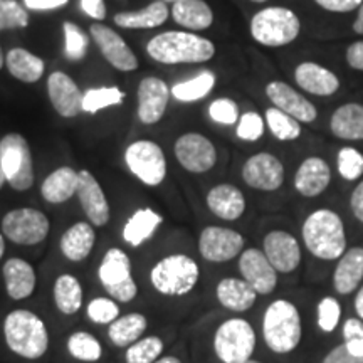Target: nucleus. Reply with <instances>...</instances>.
I'll return each mask as SVG.
<instances>
[{"mask_svg":"<svg viewBox=\"0 0 363 363\" xmlns=\"http://www.w3.org/2000/svg\"><path fill=\"white\" fill-rule=\"evenodd\" d=\"M94 242H96V233H94L93 225L89 222H76L62 234L59 247L66 259L81 262L93 251Z\"/></svg>","mask_w":363,"mask_h":363,"instance_id":"26","label":"nucleus"},{"mask_svg":"<svg viewBox=\"0 0 363 363\" xmlns=\"http://www.w3.org/2000/svg\"><path fill=\"white\" fill-rule=\"evenodd\" d=\"M67 352L79 362H96L101 358V343L88 331H76L67 338Z\"/></svg>","mask_w":363,"mask_h":363,"instance_id":"39","label":"nucleus"},{"mask_svg":"<svg viewBox=\"0 0 363 363\" xmlns=\"http://www.w3.org/2000/svg\"><path fill=\"white\" fill-rule=\"evenodd\" d=\"M264 133V120L259 113L247 111L239 118L238 136L244 142H257Z\"/></svg>","mask_w":363,"mask_h":363,"instance_id":"46","label":"nucleus"},{"mask_svg":"<svg viewBox=\"0 0 363 363\" xmlns=\"http://www.w3.org/2000/svg\"><path fill=\"white\" fill-rule=\"evenodd\" d=\"M29 26V13L16 0H0V30L24 29Z\"/></svg>","mask_w":363,"mask_h":363,"instance_id":"44","label":"nucleus"},{"mask_svg":"<svg viewBox=\"0 0 363 363\" xmlns=\"http://www.w3.org/2000/svg\"><path fill=\"white\" fill-rule=\"evenodd\" d=\"M51 222L38 208L22 207L7 212L2 219V234L21 246H35L48 238Z\"/></svg>","mask_w":363,"mask_h":363,"instance_id":"11","label":"nucleus"},{"mask_svg":"<svg viewBox=\"0 0 363 363\" xmlns=\"http://www.w3.org/2000/svg\"><path fill=\"white\" fill-rule=\"evenodd\" d=\"M125 99V93L116 86H104V88H93L84 91L83 96V111L96 115L98 111L104 108L116 106L121 104Z\"/></svg>","mask_w":363,"mask_h":363,"instance_id":"38","label":"nucleus"},{"mask_svg":"<svg viewBox=\"0 0 363 363\" xmlns=\"http://www.w3.org/2000/svg\"><path fill=\"white\" fill-rule=\"evenodd\" d=\"M355 310L358 313V316L363 320V288L358 291L357 294V299H355Z\"/></svg>","mask_w":363,"mask_h":363,"instance_id":"57","label":"nucleus"},{"mask_svg":"<svg viewBox=\"0 0 363 363\" xmlns=\"http://www.w3.org/2000/svg\"><path fill=\"white\" fill-rule=\"evenodd\" d=\"M162 222L163 217L158 214V212L153 211V208H138L125 224V242H128L131 247L142 246L145 240H148L153 234H155V230Z\"/></svg>","mask_w":363,"mask_h":363,"instance_id":"33","label":"nucleus"},{"mask_svg":"<svg viewBox=\"0 0 363 363\" xmlns=\"http://www.w3.org/2000/svg\"><path fill=\"white\" fill-rule=\"evenodd\" d=\"M79 172L71 167H59L45 177L40 187L44 201L49 203L67 202L74 194H78Z\"/></svg>","mask_w":363,"mask_h":363,"instance_id":"27","label":"nucleus"},{"mask_svg":"<svg viewBox=\"0 0 363 363\" xmlns=\"http://www.w3.org/2000/svg\"><path fill=\"white\" fill-rule=\"evenodd\" d=\"M239 269L242 279H246L257 294H269L278 284V271L259 249H247L240 254Z\"/></svg>","mask_w":363,"mask_h":363,"instance_id":"18","label":"nucleus"},{"mask_svg":"<svg viewBox=\"0 0 363 363\" xmlns=\"http://www.w3.org/2000/svg\"><path fill=\"white\" fill-rule=\"evenodd\" d=\"M244 247V238L233 229L208 225L199 239V251L206 261L227 262L239 256Z\"/></svg>","mask_w":363,"mask_h":363,"instance_id":"13","label":"nucleus"},{"mask_svg":"<svg viewBox=\"0 0 363 363\" xmlns=\"http://www.w3.org/2000/svg\"><path fill=\"white\" fill-rule=\"evenodd\" d=\"M172 17L177 24L190 30L208 29L214 22V12L203 0H179L172 7Z\"/></svg>","mask_w":363,"mask_h":363,"instance_id":"30","label":"nucleus"},{"mask_svg":"<svg viewBox=\"0 0 363 363\" xmlns=\"http://www.w3.org/2000/svg\"><path fill=\"white\" fill-rule=\"evenodd\" d=\"M256 348V333L251 323L240 318L227 320L214 335V352L224 363H242Z\"/></svg>","mask_w":363,"mask_h":363,"instance_id":"9","label":"nucleus"},{"mask_svg":"<svg viewBox=\"0 0 363 363\" xmlns=\"http://www.w3.org/2000/svg\"><path fill=\"white\" fill-rule=\"evenodd\" d=\"M340 315H342V310H340V303L335 298H325L318 305V325L326 333L337 328Z\"/></svg>","mask_w":363,"mask_h":363,"instance_id":"48","label":"nucleus"},{"mask_svg":"<svg viewBox=\"0 0 363 363\" xmlns=\"http://www.w3.org/2000/svg\"><path fill=\"white\" fill-rule=\"evenodd\" d=\"M165 2H179V0H165Z\"/></svg>","mask_w":363,"mask_h":363,"instance_id":"64","label":"nucleus"},{"mask_svg":"<svg viewBox=\"0 0 363 363\" xmlns=\"http://www.w3.org/2000/svg\"><path fill=\"white\" fill-rule=\"evenodd\" d=\"M177 162L192 174H206L214 169L217 162V150L214 143L201 133L182 135L174 147Z\"/></svg>","mask_w":363,"mask_h":363,"instance_id":"12","label":"nucleus"},{"mask_svg":"<svg viewBox=\"0 0 363 363\" xmlns=\"http://www.w3.org/2000/svg\"><path fill=\"white\" fill-rule=\"evenodd\" d=\"M4 65H6V57H4V52H2V48H0V69H2Z\"/></svg>","mask_w":363,"mask_h":363,"instance_id":"61","label":"nucleus"},{"mask_svg":"<svg viewBox=\"0 0 363 363\" xmlns=\"http://www.w3.org/2000/svg\"><path fill=\"white\" fill-rule=\"evenodd\" d=\"M264 254L278 272H293L301 262L298 240L284 230H272L266 235Z\"/></svg>","mask_w":363,"mask_h":363,"instance_id":"21","label":"nucleus"},{"mask_svg":"<svg viewBox=\"0 0 363 363\" xmlns=\"http://www.w3.org/2000/svg\"><path fill=\"white\" fill-rule=\"evenodd\" d=\"M301 233L308 251L320 259L333 261L343 256L347 249L343 222L330 208H320L308 216Z\"/></svg>","mask_w":363,"mask_h":363,"instance_id":"2","label":"nucleus"},{"mask_svg":"<svg viewBox=\"0 0 363 363\" xmlns=\"http://www.w3.org/2000/svg\"><path fill=\"white\" fill-rule=\"evenodd\" d=\"M86 315L96 325H111L120 318V308L113 298H94L86 308Z\"/></svg>","mask_w":363,"mask_h":363,"instance_id":"43","label":"nucleus"},{"mask_svg":"<svg viewBox=\"0 0 363 363\" xmlns=\"http://www.w3.org/2000/svg\"><path fill=\"white\" fill-rule=\"evenodd\" d=\"M4 337L7 347L16 355L29 360H38L49 348V333L45 323L29 310L9 313L4 321Z\"/></svg>","mask_w":363,"mask_h":363,"instance_id":"3","label":"nucleus"},{"mask_svg":"<svg viewBox=\"0 0 363 363\" xmlns=\"http://www.w3.org/2000/svg\"><path fill=\"white\" fill-rule=\"evenodd\" d=\"M172 91L163 79L145 78L138 86V118L143 125H155L167 111Z\"/></svg>","mask_w":363,"mask_h":363,"instance_id":"19","label":"nucleus"},{"mask_svg":"<svg viewBox=\"0 0 363 363\" xmlns=\"http://www.w3.org/2000/svg\"><path fill=\"white\" fill-rule=\"evenodd\" d=\"M350 206L353 216H355L360 222H363V180L357 185L355 190H353Z\"/></svg>","mask_w":363,"mask_h":363,"instance_id":"55","label":"nucleus"},{"mask_svg":"<svg viewBox=\"0 0 363 363\" xmlns=\"http://www.w3.org/2000/svg\"><path fill=\"white\" fill-rule=\"evenodd\" d=\"M201 278L199 264L187 254H172L153 266L150 281L165 296H184L192 291Z\"/></svg>","mask_w":363,"mask_h":363,"instance_id":"5","label":"nucleus"},{"mask_svg":"<svg viewBox=\"0 0 363 363\" xmlns=\"http://www.w3.org/2000/svg\"><path fill=\"white\" fill-rule=\"evenodd\" d=\"M353 33L358 35H363V4L358 7L357 19H355V22H353Z\"/></svg>","mask_w":363,"mask_h":363,"instance_id":"56","label":"nucleus"},{"mask_svg":"<svg viewBox=\"0 0 363 363\" xmlns=\"http://www.w3.org/2000/svg\"><path fill=\"white\" fill-rule=\"evenodd\" d=\"M54 303L62 315H76L83 306V288L72 274H61L54 283Z\"/></svg>","mask_w":363,"mask_h":363,"instance_id":"36","label":"nucleus"},{"mask_svg":"<svg viewBox=\"0 0 363 363\" xmlns=\"http://www.w3.org/2000/svg\"><path fill=\"white\" fill-rule=\"evenodd\" d=\"M217 299L227 310L230 311H247L256 303L257 293L246 279L225 278L217 284Z\"/></svg>","mask_w":363,"mask_h":363,"instance_id":"28","label":"nucleus"},{"mask_svg":"<svg viewBox=\"0 0 363 363\" xmlns=\"http://www.w3.org/2000/svg\"><path fill=\"white\" fill-rule=\"evenodd\" d=\"M262 335L274 353H289L301 342V318L298 308L286 299L272 301L262 318Z\"/></svg>","mask_w":363,"mask_h":363,"instance_id":"4","label":"nucleus"},{"mask_svg":"<svg viewBox=\"0 0 363 363\" xmlns=\"http://www.w3.org/2000/svg\"><path fill=\"white\" fill-rule=\"evenodd\" d=\"M78 197L83 207L86 217L89 222L96 227H103L110 222L111 211L108 203L106 195L99 182L94 179V175L88 170L79 172V185H78Z\"/></svg>","mask_w":363,"mask_h":363,"instance_id":"20","label":"nucleus"},{"mask_svg":"<svg viewBox=\"0 0 363 363\" xmlns=\"http://www.w3.org/2000/svg\"><path fill=\"white\" fill-rule=\"evenodd\" d=\"M331 180V169L323 158L310 157L299 165L294 175V189L303 197H316L323 194Z\"/></svg>","mask_w":363,"mask_h":363,"instance_id":"23","label":"nucleus"},{"mask_svg":"<svg viewBox=\"0 0 363 363\" xmlns=\"http://www.w3.org/2000/svg\"><path fill=\"white\" fill-rule=\"evenodd\" d=\"M91 38L110 65L118 71L130 72L138 69V59L116 30L103 24H93L89 29Z\"/></svg>","mask_w":363,"mask_h":363,"instance_id":"15","label":"nucleus"},{"mask_svg":"<svg viewBox=\"0 0 363 363\" xmlns=\"http://www.w3.org/2000/svg\"><path fill=\"white\" fill-rule=\"evenodd\" d=\"M294 81L303 91L315 96H331L340 88L338 76L316 62H301L294 71Z\"/></svg>","mask_w":363,"mask_h":363,"instance_id":"22","label":"nucleus"},{"mask_svg":"<svg viewBox=\"0 0 363 363\" xmlns=\"http://www.w3.org/2000/svg\"><path fill=\"white\" fill-rule=\"evenodd\" d=\"M338 172L345 180H357L363 174V155L355 148H342L338 153Z\"/></svg>","mask_w":363,"mask_h":363,"instance_id":"45","label":"nucleus"},{"mask_svg":"<svg viewBox=\"0 0 363 363\" xmlns=\"http://www.w3.org/2000/svg\"><path fill=\"white\" fill-rule=\"evenodd\" d=\"M62 33H65V54L71 61H81L88 51V38L78 26L72 22L62 24Z\"/></svg>","mask_w":363,"mask_h":363,"instance_id":"42","label":"nucleus"},{"mask_svg":"<svg viewBox=\"0 0 363 363\" xmlns=\"http://www.w3.org/2000/svg\"><path fill=\"white\" fill-rule=\"evenodd\" d=\"M163 353V342L158 337H145L130 345L125 353L126 363H155Z\"/></svg>","mask_w":363,"mask_h":363,"instance_id":"41","label":"nucleus"},{"mask_svg":"<svg viewBox=\"0 0 363 363\" xmlns=\"http://www.w3.org/2000/svg\"><path fill=\"white\" fill-rule=\"evenodd\" d=\"M242 363H261V362H257V360H251V358H249V360H246V362H242Z\"/></svg>","mask_w":363,"mask_h":363,"instance_id":"62","label":"nucleus"},{"mask_svg":"<svg viewBox=\"0 0 363 363\" xmlns=\"http://www.w3.org/2000/svg\"><path fill=\"white\" fill-rule=\"evenodd\" d=\"M48 94L57 115L65 118H76L83 111L84 93L66 72L54 71L49 76Z\"/></svg>","mask_w":363,"mask_h":363,"instance_id":"17","label":"nucleus"},{"mask_svg":"<svg viewBox=\"0 0 363 363\" xmlns=\"http://www.w3.org/2000/svg\"><path fill=\"white\" fill-rule=\"evenodd\" d=\"M207 207L222 220H238L246 211L244 194L230 184H219L207 194Z\"/></svg>","mask_w":363,"mask_h":363,"instance_id":"24","label":"nucleus"},{"mask_svg":"<svg viewBox=\"0 0 363 363\" xmlns=\"http://www.w3.org/2000/svg\"><path fill=\"white\" fill-rule=\"evenodd\" d=\"M266 123L269 126L271 133L281 142H293L301 135V125L288 113L278 110V108H269L266 111Z\"/></svg>","mask_w":363,"mask_h":363,"instance_id":"40","label":"nucleus"},{"mask_svg":"<svg viewBox=\"0 0 363 363\" xmlns=\"http://www.w3.org/2000/svg\"><path fill=\"white\" fill-rule=\"evenodd\" d=\"M67 2H69V0H24L26 7L29 9V11H38V12L54 11V9L66 6Z\"/></svg>","mask_w":363,"mask_h":363,"instance_id":"54","label":"nucleus"},{"mask_svg":"<svg viewBox=\"0 0 363 363\" xmlns=\"http://www.w3.org/2000/svg\"><path fill=\"white\" fill-rule=\"evenodd\" d=\"M0 163L9 185L17 192H26L34 184L33 153L27 140L19 133H9L0 140Z\"/></svg>","mask_w":363,"mask_h":363,"instance_id":"7","label":"nucleus"},{"mask_svg":"<svg viewBox=\"0 0 363 363\" xmlns=\"http://www.w3.org/2000/svg\"><path fill=\"white\" fill-rule=\"evenodd\" d=\"M323 363H363V357L352 355L345 345H340L325 357Z\"/></svg>","mask_w":363,"mask_h":363,"instance_id":"51","label":"nucleus"},{"mask_svg":"<svg viewBox=\"0 0 363 363\" xmlns=\"http://www.w3.org/2000/svg\"><path fill=\"white\" fill-rule=\"evenodd\" d=\"M330 130L340 140H363V104H342L331 115Z\"/></svg>","mask_w":363,"mask_h":363,"instance_id":"29","label":"nucleus"},{"mask_svg":"<svg viewBox=\"0 0 363 363\" xmlns=\"http://www.w3.org/2000/svg\"><path fill=\"white\" fill-rule=\"evenodd\" d=\"M242 179L251 189L274 192L284 182V167L279 158L271 153H256L244 163Z\"/></svg>","mask_w":363,"mask_h":363,"instance_id":"14","label":"nucleus"},{"mask_svg":"<svg viewBox=\"0 0 363 363\" xmlns=\"http://www.w3.org/2000/svg\"><path fill=\"white\" fill-rule=\"evenodd\" d=\"M345 347L355 357H363V323L362 320L350 318L343 325Z\"/></svg>","mask_w":363,"mask_h":363,"instance_id":"49","label":"nucleus"},{"mask_svg":"<svg viewBox=\"0 0 363 363\" xmlns=\"http://www.w3.org/2000/svg\"><path fill=\"white\" fill-rule=\"evenodd\" d=\"M4 281L7 294L16 301L27 299L35 289V271L29 262L19 257H12L4 264Z\"/></svg>","mask_w":363,"mask_h":363,"instance_id":"25","label":"nucleus"},{"mask_svg":"<svg viewBox=\"0 0 363 363\" xmlns=\"http://www.w3.org/2000/svg\"><path fill=\"white\" fill-rule=\"evenodd\" d=\"M252 2H257V4H261V2H267V0H252Z\"/></svg>","mask_w":363,"mask_h":363,"instance_id":"63","label":"nucleus"},{"mask_svg":"<svg viewBox=\"0 0 363 363\" xmlns=\"http://www.w3.org/2000/svg\"><path fill=\"white\" fill-rule=\"evenodd\" d=\"M321 9L330 12H352L363 4V0H315Z\"/></svg>","mask_w":363,"mask_h":363,"instance_id":"50","label":"nucleus"},{"mask_svg":"<svg viewBox=\"0 0 363 363\" xmlns=\"http://www.w3.org/2000/svg\"><path fill=\"white\" fill-rule=\"evenodd\" d=\"M347 62L348 66L357 71H363V40L353 43L350 48L347 49Z\"/></svg>","mask_w":363,"mask_h":363,"instance_id":"53","label":"nucleus"},{"mask_svg":"<svg viewBox=\"0 0 363 363\" xmlns=\"http://www.w3.org/2000/svg\"><path fill=\"white\" fill-rule=\"evenodd\" d=\"M81 9L86 16H89L94 21H104V17H106L104 0H81Z\"/></svg>","mask_w":363,"mask_h":363,"instance_id":"52","label":"nucleus"},{"mask_svg":"<svg viewBox=\"0 0 363 363\" xmlns=\"http://www.w3.org/2000/svg\"><path fill=\"white\" fill-rule=\"evenodd\" d=\"M169 7L163 0L152 2L142 11L135 12H120L113 17L116 26L123 29H153V27L162 26L169 19Z\"/></svg>","mask_w":363,"mask_h":363,"instance_id":"32","label":"nucleus"},{"mask_svg":"<svg viewBox=\"0 0 363 363\" xmlns=\"http://www.w3.org/2000/svg\"><path fill=\"white\" fill-rule=\"evenodd\" d=\"M148 321L142 313H128V315L116 318L108 328V337L111 343L120 348H128L130 345L138 342L147 330Z\"/></svg>","mask_w":363,"mask_h":363,"instance_id":"35","label":"nucleus"},{"mask_svg":"<svg viewBox=\"0 0 363 363\" xmlns=\"http://www.w3.org/2000/svg\"><path fill=\"white\" fill-rule=\"evenodd\" d=\"M155 363H182V360L177 357H160Z\"/></svg>","mask_w":363,"mask_h":363,"instance_id":"58","label":"nucleus"},{"mask_svg":"<svg viewBox=\"0 0 363 363\" xmlns=\"http://www.w3.org/2000/svg\"><path fill=\"white\" fill-rule=\"evenodd\" d=\"M7 179H6V174H4V169H2V163H0V189L4 187V184H6Z\"/></svg>","mask_w":363,"mask_h":363,"instance_id":"60","label":"nucleus"},{"mask_svg":"<svg viewBox=\"0 0 363 363\" xmlns=\"http://www.w3.org/2000/svg\"><path fill=\"white\" fill-rule=\"evenodd\" d=\"M208 116L219 125H235L239 121V108L230 98H219L208 106Z\"/></svg>","mask_w":363,"mask_h":363,"instance_id":"47","label":"nucleus"},{"mask_svg":"<svg viewBox=\"0 0 363 363\" xmlns=\"http://www.w3.org/2000/svg\"><path fill=\"white\" fill-rule=\"evenodd\" d=\"M363 279V247H352L345 252L335 271L333 283L340 294L355 291Z\"/></svg>","mask_w":363,"mask_h":363,"instance_id":"31","label":"nucleus"},{"mask_svg":"<svg viewBox=\"0 0 363 363\" xmlns=\"http://www.w3.org/2000/svg\"><path fill=\"white\" fill-rule=\"evenodd\" d=\"M98 278L106 293L118 303L133 301L138 294V286L131 272V261L123 249H108L99 264Z\"/></svg>","mask_w":363,"mask_h":363,"instance_id":"8","label":"nucleus"},{"mask_svg":"<svg viewBox=\"0 0 363 363\" xmlns=\"http://www.w3.org/2000/svg\"><path fill=\"white\" fill-rule=\"evenodd\" d=\"M301 22L291 9L267 7L252 17L251 35L266 48H281L291 44L299 35Z\"/></svg>","mask_w":363,"mask_h":363,"instance_id":"6","label":"nucleus"},{"mask_svg":"<svg viewBox=\"0 0 363 363\" xmlns=\"http://www.w3.org/2000/svg\"><path fill=\"white\" fill-rule=\"evenodd\" d=\"M216 86V74L212 71H202L192 79L184 81V83H177L172 86V96L179 101L192 103L199 99L206 98Z\"/></svg>","mask_w":363,"mask_h":363,"instance_id":"37","label":"nucleus"},{"mask_svg":"<svg viewBox=\"0 0 363 363\" xmlns=\"http://www.w3.org/2000/svg\"><path fill=\"white\" fill-rule=\"evenodd\" d=\"M125 162L131 174L148 187H157L167 177V158L162 147L150 140H138L125 152Z\"/></svg>","mask_w":363,"mask_h":363,"instance_id":"10","label":"nucleus"},{"mask_svg":"<svg viewBox=\"0 0 363 363\" xmlns=\"http://www.w3.org/2000/svg\"><path fill=\"white\" fill-rule=\"evenodd\" d=\"M6 65L13 78L22 81V83H38L43 78L45 69L43 59L22 48L9 51Z\"/></svg>","mask_w":363,"mask_h":363,"instance_id":"34","label":"nucleus"},{"mask_svg":"<svg viewBox=\"0 0 363 363\" xmlns=\"http://www.w3.org/2000/svg\"><path fill=\"white\" fill-rule=\"evenodd\" d=\"M266 94L271 99V103L274 104V108L288 113L299 123H311V121L316 120L318 111L315 104L291 86L283 83V81H271L266 86Z\"/></svg>","mask_w":363,"mask_h":363,"instance_id":"16","label":"nucleus"},{"mask_svg":"<svg viewBox=\"0 0 363 363\" xmlns=\"http://www.w3.org/2000/svg\"><path fill=\"white\" fill-rule=\"evenodd\" d=\"M4 251H6V240H4V235L0 234V259H2Z\"/></svg>","mask_w":363,"mask_h":363,"instance_id":"59","label":"nucleus"},{"mask_svg":"<svg viewBox=\"0 0 363 363\" xmlns=\"http://www.w3.org/2000/svg\"><path fill=\"white\" fill-rule=\"evenodd\" d=\"M147 52L153 61L162 65H197L216 56V45L202 35L185 30H167L148 40Z\"/></svg>","mask_w":363,"mask_h":363,"instance_id":"1","label":"nucleus"}]
</instances>
